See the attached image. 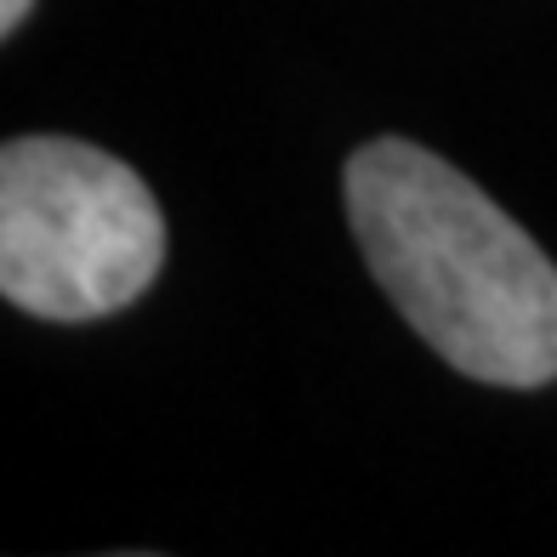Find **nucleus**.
Wrapping results in <instances>:
<instances>
[{
  "label": "nucleus",
  "mask_w": 557,
  "mask_h": 557,
  "mask_svg": "<svg viewBox=\"0 0 557 557\" xmlns=\"http://www.w3.org/2000/svg\"><path fill=\"white\" fill-rule=\"evenodd\" d=\"M347 216L375 285L472 382H557V268L433 148L375 137L347 160Z\"/></svg>",
  "instance_id": "nucleus-1"
},
{
  "label": "nucleus",
  "mask_w": 557,
  "mask_h": 557,
  "mask_svg": "<svg viewBox=\"0 0 557 557\" xmlns=\"http://www.w3.org/2000/svg\"><path fill=\"white\" fill-rule=\"evenodd\" d=\"M165 216L143 176L74 137L0 148V290L58 324L109 319L160 278Z\"/></svg>",
  "instance_id": "nucleus-2"
},
{
  "label": "nucleus",
  "mask_w": 557,
  "mask_h": 557,
  "mask_svg": "<svg viewBox=\"0 0 557 557\" xmlns=\"http://www.w3.org/2000/svg\"><path fill=\"white\" fill-rule=\"evenodd\" d=\"M29 7H35V0H0V29H7V35H12V29H17V23H23V17H29Z\"/></svg>",
  "instance_id": "nucleus-3"
}]
</instances>
